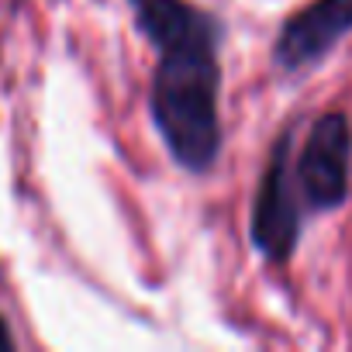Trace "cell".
I'll use <instances>...</instances> for the list:
<instances>
[{"mask_svg":"<svg viewBox=\"0 0 352 352\" xmlns=\"http://www.w3.org/2000/svg\"><path fill=\"white\" fill-rule=\"evenodd\" d=\"M349 32H352V0H311L283 25L276 38V63L287 69H300L321 59Z\"/></svg>","mask_w":352,"mask_h":352,"instance_id":"cell-4","label":"cell"},{"mask_svg":"<svg viewBox=\"0 0 352 352\" xmlns=\"http://www.w3.org/2000/svg\"><path fill=\"white\" fill-rule=\"evenodd\" d=\"M287 145L290 138H280V145L273 148L263 184H259L256 208H252V239L259 252L270 259H287L300 232V214H297V197H294L297 176H290Z\"/></svg>","mask_w":352,"mask_h":352,"instance_id":"cell-3","label":"cell"},{"mask_svg":"<svg viewBox=\"0 0 352 352\" xmlns=\"http://www.w3.org/2000/svg\"><path fill=\"white\" fill-rule=\"evenodd\" d=\"M135 11L138 32L162 52L169 45H184L197 38H218L214 18L197 11L187 0H128Z\"/></svg>","mask_w":352,"mask_h":352,"instance_id":"cell-5","label":"cell"},{"mask_svg":"<svg viewBox=\"0 0 352 352\" xmlns=\"http://www.w3.org/2000/svg\"><path fill=\"white\" fill-rule=\"evenodd\" d=\"M218 38H197L159 52L152 80V118L176 162L204 173L221 152L218 118Z\"/></svg>","mask_w":352,"mask_h":352,"instance_id":"cell-1","label":"cell"},{"mask_svg":"<svg viewBox=\"0 0 352 352\" xmlns=\"http://www.w3.org/2000/svg\"><path fill=\"white\" fill-rule=\"evenodd\" d=\"M349 155H352V131L345 114L331 111L314 121L300 159H297V184L307 204L314 208H338L349 194Z\"/></svg>","mask_w":352,"mask_h":352,"instance_id":"cell-2","label":"cell"}]
</instances>
